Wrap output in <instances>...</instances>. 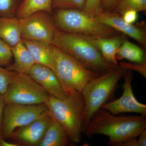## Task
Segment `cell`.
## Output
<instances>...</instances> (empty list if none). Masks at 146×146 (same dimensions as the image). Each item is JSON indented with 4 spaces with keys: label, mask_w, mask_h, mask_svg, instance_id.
Segmentation results:
<instances>
[{
    "label": "cell",
    "mask_w": 146,
    "mask_h": 146,
    "mask_svg": "<svg viewBox=\"0 0 146 146\" xmlns=\"http://www.w3.org/2000/svg\"><path fill=\"white\" fill-rule=\"evenodd\" d=\"M132 71L125 69L123 74L124 82L122 85L123 91L121 96L118 99L110 102L101 108L115 115L127 112H134L146 116V105L137 101L132 91L131 81L133 79Z\"/></svg>",
    "instance_id": "30bf717a"
},
{
    "label": "cell",
    "mask_w": 146,
    "mask_h": 146,
    "mask_svg": "<svg viewBox=\"0 0 146 146\" xmlns=\"http://www.w3.org/2000/svg\"><path fill=\"white\" fill-rule=\"evenodd\" d=\"M50 95L29 74L15 72L5 94V104H38L46 102Z\"/></svg>",
    "instance_id": "52a82bcc"
},
{
    "label": "cell",
    "mask_w": 146,
    "mask_h": 146,
    "mask_svg": "<svg viewBox=\"0 0 146 146\" xmlns=\"http://www.w3.org/2000/svg\"><path fill=\"white\" fill-rule=\"evenodd\" d=\"M48 112L45 103L5 104L1 128L3 138L7 139L16 129L27 125Z\"/></svg>",
    "instance_id": "ba28073f"
},
{
    "label": "cell",
    "mask_w": 146,
    "mask_h": 146,
    "mask_svg": "<svg viewBox=\"0 0 146 146\" xmlns=\"http://www.w3.org/2000/svg\"><path fill=\"white\" fill-rule=\"evenodd\" d=\"M14 61L6 68L17 73L29 74L35 61L32 55L22 41L11 47Z\"/></svg>",
    "instance_id": "9a60e30c"
},
{
    "label": "cell",
    "mask_w": 146,
    "mask_h": 146,
    "mask_svg": "<svg viewBox=\"0 0 146 146\" xmlns=\"http://www.w3.org/2000/svg\"><path fill=\"white\" fill-rule=\"evenodd\" d=\"M129 10L146 11V0H120L112 12L122 16Z\"/></svg>",
    "instance_id": "44dd1931"
},
{
    "label": "cell",
    "mask_w": 146,
    "mask_h": 146,
    "mask_svg": "<svg viewBox=\"0 0 146 146\" xmlns=\"http://www.w3.org/2000/svg\"><path fill=\"white\" fill-rule=\"evenodd\" d=\"M96 17L103 23L135 39L142 46L146 48V29L144 22L137 25L129 23L119 14L102 10Z\"/></svg>",
    "instance_id": "7c38bea8"
},
{
    "label": "cell",
    "mask_w": 146,
    "mask_h": 146,
    "mask_svg": "<svg viewBox=\"0 0 146 146\" xmlns=\"http://www.w3.org/2000/svg\"><path fill=\"white\" fill-rule=\"evenodd\" d=\"M52 0H24L17 12V18H26L39 11L52 13Z\"/></svg>",
    "instance_id": "ffe728a7"
},
{
    "label": "cell",
    "mask_w": 146,
    "mask_h": 146,
    "mask_svg": "<svg viewBox=\"0 0 146 146\" xmlns=\"http://www.w3.org/2000/svg\"><path fill=\"white\" fill-rule=\"evenodd\" d=\"M126 63L122 62L119 66L124 69H128L131 71H135L141 74L144 77H146V63Z\"/></svg>",
    "instance_id": "484cf974"
},
{
    "label": "cell",
    "mask_w": 146,
    "mask_h": 146,
    "mask_svg": "<svg viewBox=\"0 0 146 146\" xmlns=\"http://www.w3.org/2000/svg\"><path fill=\"white\" fill-rule=\"evenodd\" d=\"M22 41L31 53L35 63L47 66L54 72L52 44L32 40L22 39Z\"/></svg>",
    "instance_id": "2e32d148"
},
{
    "label": "cell",
    "mask_w": 146,
    "mask_h": 146,
    "mask_svg": "<svg viewBox=\"0 0 146 146\" xmlns=\"http://www.w3.org/2000/svg\"><path fill=\"white\" fill-rule=\"evenodd\" d=\"M14 9V0H0V16H11Z\"/></svg>",
    "instance_id": "4316f807"
},
{
    "label": "cell",
    "mask_w": 146,
    "mask_h": 146,
    "mask_svg": "<svg viewBox=\"0 0 146 146\" xmlns=\"http://www.w3.org/2000/svg\"><path fill=\"white\" fill-rule=\"evenodd\" d=\"M70 143L66 131L52 117V122L39 146H67Z\"/></svg>",
    "instance_id": "ac0fdd59"
},
{
    "label": "cell",
    "mask_w": 146,
    "mask_h": 146,
    "mask_svg": "<svg viewBox=\"0 0 146 146\" xmlns=\"http://www.w3.org/2000/svg\"><path fill=\"white\" fill-rule=\"evenodd\" d=\"M52 121L49 111L27 125L16 129L8 138L19 146H39Z\"/></svg>",
    "instance_id": "8fae6325"
},
{
    "label": "cell",
    "mask_w": 146,
    "mask_h": 146,
    "mask_svg": "<svg viewBox=\"0 0 146 146\" xmlns=\"http://www.w3.org/2000/svg\"><path fill=\"white\" fill-rule=\"evenodd\" d=\"M137 138H133L126 141L125 142L121 144L119 146H138Z\"/></svg>",
    "instance_id": "1f68e13d"
},
{
    "label": "cell",
    "mask_w": 146,
    "mask_h": 146,
    "mask_svg": "<svg viewBox=\"0 0 146 146\" xmlns=\"http://www.w3.org/2000/svg\"><path fill=\"white\" fill-rule=\"evenodd\" d=\"M15 72L0 66V94H5Z\"/></svg>",
    "instance_id": "d4e9b609"
},
{
    "label": "cell",
    "mask_w": 146,
    "mask_h": 146,
    "mask_svg": "<svg viewBox=\"0 0 146 146\" xmlns=\"http://www.w3.org/2000/svg\"><path fill=\"white\" fill-rule=\"evenodd\" d=\"M54 72L65 93H81L86 84L99 75L70 55L52 44Z\"/></svg>",
    "instance_id": "8992f818"
},
{
    "label": "cell",
    "mask_w": 146,
    "mask_h": 146,
    "mask_svg": "<svg viewBox=\"0 0 146 146\" xmlns=\"http://www.w3.org/2000/svg\"><path fill=\"white\" fill-rule=\"evenodd\" d=\"M50 14L39 11L19 19L21 39L52 44L56 29Z\"/></svg>",
    "instance_id": "9c48e42d"
},
{
    "label": "cell",
    "mask_w": 146,
    "mask_h": 146,
    "mask_svg": "<svg viewBox=\"0 0 146 146\" xmlns=\"http://www.w3.org/2000/svg\"><path fill=\"white\" fill-rule=\"evenodd\" d=\"M126 36L121 34L110 37L82 36L95 46L108 63L117 65L116 55L124 40L126 38Z\"/></svg>",
    "instance_id": "5bb4252c"
},
{
    "label": "cell",
    "mask_w": 146,
    "mask_h": 146,
    "mask_svg": "<svg viewBox=\"0 0 146 146\" xmlns=\"http://www.w3.org/2000/svg\"><path fill=\"white\" fill-rule=\"evenodd\" d=\"M120 0H102V10L112 12Z\"/></svg>",
    "instance_id": "83f0119b"
},
{
    "label": "cell",
    "mask_w": 146,
    "mask_h": 146,
    "mask_svg": "<svg viewBox=\"0 0 146 146\" xmlns=\"http://www.w3.org/2000/svg\"><path fill=\"white\" fill-rule=\"evenodd\" d=\"M52 44L75 58L99 75L120 68L108 63L94 45L80 35L56 29Z\"/></svg>",
    "instance_id": "7a4b0ae2"
},
{
    "label": "cell",
    "mask_w": 146,
    "mask_h": 146,
    "mask_svg": "<svg viewBox=\"0 0 146 146\" xmlns=\"http://www.w3.org/2000/svg\"><path fill=\"white\" fill-rule=\"evenodd\" d=\"M138 146H146V129H145L140 133L137 138Z\"/></svg>",
    "instance_id": "4dcf8cb0"
},
{
    "label": "cell",
    "mask_w": 146,
    "mask_h": 146,
    "mask_svg": "<svg viewBox=\"0 0 146 146\" xmlns=\"http://www.w3.org/2000/svg\"><path fill=\"white\" fill-rule=\"evenodd\" d=\"M86 0H52V10L76 9L82 10Z\"/></svg>",
    "instance_id": "7402d4cb"
},
{
    "label": "cell",
    "mask_w": 146,
    "mask_h": 146,
    "mask_svg": "<svg viewBox=\"0 0 146 146\" xmlns=\"http://www.w3.org/2000/svg\"><path fill=\"white\" fill-rule=\"evenodd\" d=\"M13 58L11 47L0 38V66L8 67Z\"/></svg>",
    "instance_id": "603a6c76"
},
{
    "label": "cell",
    "mask_w": 146,
    "mask_h": 146,
    "mask_svg": "<svg viewBox=\"0 0 146 146\" xmlns=\"http://www.w3.org/2000/svg\"><path fill=\"white\" fill-rule=\"evenodd\" d=\"M102 0H86L84 7L82 10L84 14L91 17H96L102 10Z\"/></svg>",
    "instance_id": "cb8c5ba5"
},
{
    "label": "cell",
    "mask_w": 146,
    "mask_h": 146,
    "mask_svg": "<svg viewBox=\"0 0 146 146\" xmlns=\"http://www.w3.org/2000/svg\"><path fill=\"white\" fill-rule=\"evenodd\" d=\"M137 11L134 10H129L125 12L122 16L125 21L129 23L133 24L138 19Z\"/></svg>",
    "instance_id": "f1b7e54d"
},
{
    "label": "cell",
    "mask_w": 146,
    "mask_h": 146,
    "mask_svg": "<svg viewBox=\"0 0 146 146\" xmlns=\"http://www.w3.org/2000/svg\"><path fill=\"white\" fill-rule=\"evenodd\" d=\"M45 104L53 118L66 131L71 143H80L85 111L81 93L68 94L63 99L50 96Z\"/></svg>",
    "instance_id": "3957f363"
},
{
    "label": "cell",
    "mask_w": 146,
    "mask_h": 146,
    "mask_svg": "<svg viewBox=\"0 0 146 146\" xmlns=\"http://www.w3.org/2000/svg\"><path fill=\"white\" fill-rule=\"evenodd\" d=\"M116 58L117 60L127 59L133 63H146V53L144 49L129 42L127 38L118 50Z\"/></svg>",
    "instance_id": "d6986e66"
},
{
    "label": "cell",
    "mask_w": 146,
    "mask_h": 146,
    "mask_svg": "<svg viewBox=\"0 0 146 146\" xmlns=\"http://www.w3.org/2000/svg\"><path fill=\"white\" fill-rule=\"evenodd\" d=\"M29 75L50 96L60 99H63L68 96L60 85L55 73L48 67L35 63Z\"/></svg>",
    "instance_id": "4fadbf2b"
},
{
    "label": "cell",
    "mask_w": 146,
    "mask_h": 146,
    "mask_svg": "<svg viewBox=\"0 0 146 146\" xmlns=\"http://www.w3.org/2000/svg\"><path fill=\"white\" fill-rule=\"evenodd\" d=\"M124 70L120 67L92 79L85 85L81 93L85 107L84 132L94 114L112 98Z\"/></svg>",
    "instance_id": "5b68a950"
},
{
    "label": "cell",
    "mask_w": 146,
    "mask_h": 146,
    "mask_svg": "<svg viewBox=\"0 0 146 146\" xmlns=\"http://www.w3.org/2000/svg\"><path fill=\"white\" fill-rule=\"evenodd\" d=\"M0 146H19L17 144L13 143H9L5 141L2 136L1 134H0Z\"/></svg>",
    "instance_id": "d6a6232c"
},
{
    "label": "cell",
    "mask_w": 146,
    "mask_h": 146,
    "mask_svg": "<svg viewBox=\"0 0 146 146\" xmlns=\"http://www.w3.org/2000/svg\"><path fill=\"white\" fill-rule=\"evenodd\" d=\"M0 38L11 48L22 41L19 18L0 16Z\"/></svg>",
    "instance_id": "e0dca14e"
},
{
    "label": "cell",
    "mask_w": 146,
    "mask_h": 146,
    "mask_svg": "<svg viewBox=\"0 0 146 146\" xmlns=\"http://www.w3.org/2000/svg\"><path fill=\"white\" fill-rule=\"evenodd\" d=\"M52 19L56 29L84 36L110 37L120 33L103 23L96 17L87 16L76 9H55Z\"/></svg>",
    "instance_id": "277c9868"
},
{
    "label": "cell",
    "mask_w": 146,
    "mask_h": 146,
    "mask_svg": "<svg viewBox=\"0 0 146 146\" xmlns=\"http://www.w3.org/2000/svg\"><path fill=\"white\" fill-rule=\"evenodd\" d=\"M146 128L145 116H117L101 108L91 118L84 133L89 138L97 134L107 136L110 145L119 146L137 138Z\"/></svg>",
    "instance_id": "6da1fadb"
},
{
    "label": "cell",
    "mask_w": 146,
    "mask_h": 146,
    "mask_svg": "<svg viewBox=\"0 0 146 146\" xmlns=\"http://www.w3.org/2000/svg\"><path fill=\"white\" fill-rule=\"evenodd\" d=\"M5 104L3 95L0 94V134H1L2 125L3 115L4 110Z\"/></svg>",
    "instance_id": "f546056e"
}]
</instances>
